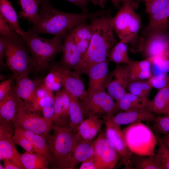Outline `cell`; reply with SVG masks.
I'll return each mask as SVG.
<instances>
[{
	"label": "cell",
	"instance_id": "obj_8",
	"mask_svg": "<svg viewBox=\"0 0 169 169\" xmlns=\"http://www.w3.org/2000/svg\"><path fill=\"white\" fill-rule=\"evenodd\" d=\"M38 114L23 102L18 108L13 125L15 128L22 129L46 137L52 128L43 117Z\"/></svg>",
	"mask_w": 169,
	"mask_h": 169
},
{
	"label": "cell",
	"instance_id": "obj_48",
	"mask_svg": "<svg viewBox=\"0 0 169 169\" xmlns=\"http://www.w3.org/2000/svg\"><path fill=\"white\" fill-rule=\"evenodd\" d=\"M12 124L0 123V140L12 137L15 132L12 128Z\"/></svg>",
	"mask_w": 169,
	"mask_h": 169
},
{
	"label": "cell",
	"instance_id": "obj_55",
	"mask_svg": "<svg viewBox=\"0 0 169 169\" xmlns=\"http://www.w3.org/2000/svg\"><path fill=\"white\" fill-rule=\"evenodd\" d=\"M161 138L164 143L169 148V135H164Z\"/></svg>",
	"mask_w": 169,
	"mask_h": 169
},
{
	"label": "cell",
	"instance_id": "obj_39",
	"mask_svg": "<svg viewBox=\"0 0 169 169\" xmlns=\"http://www.w3.org/2000/svg\"><path fill=\"white\" fill-rule=\"evenodd\" d=\"M148 60L151 63V67L158 72L157 74L169 72V50Z\"/></svg>",
	"mask_w": 169,
	"mask_h": 169
},
{
	"label": "cell",
	"instance_id": "obj_43",
	"mask_svg": "<svg viewBox=\"0 0 169 169\" xmlns=\"http://www.w3.org/2000/svg\"><path fill=\"white\" fill-rule=\"evenodd\" d=\"M147 80L153 88L158 90L169 85V75L166 74L153 75Z\"/></svg>",
	"mask_w": 169,
	"mask_h": 169
},
{
	"label": "cell",
	"instance_id": "obj_56",
	"mask_svg": "<svg viewBox=\"0 0 169 169\" xmlns=\"http://www.w3.org/2000/svg\"><path fill=\"white\" fill-rule=\"evenodd\" d=\"M145 3H149L151 2L153 0H142Z\"/></svg>",
	"mask_w": 169,
	"mask_h": 169
},
{
	"label": "cell",
	"instance_id": "obj_22",
	"mask_svg": "<svg viewBox=\"0 0 169 169\" xmlns=\"http://www.w3.org/2000/svg\"><path fill=\"white\" fill-rule=\"evenodd\" d=\"M149 16L148 24L142 31L143 36L155 32L169 31V3L156 13Z\"/></svg>",
	"mask_w": 169,
	"mask_h": 169
},
{
	"label": "cell",
	"instance_id": "obj_13",
	"mask_svg": "<svg viewBox=\"0 0 169 169\" xmlns=\"http://www.w3.org/2000/svg\"><path fill=\"white\" fill-rule=\"evenodd\" d=\"M60 74L64 88L70 95L78 98L81 102L88 98V94L80 75L74 71L64 67L58 63L52 65Z\"/></svg>",
	"mask_w": 169,
	"mask_h": 169
},
{
	"label": "cell",
	"instance_id": "obj_10",
	"mask_svg": "<svg viewBox=\"0 0 169 169\" xmlns=\"http://www.w3.org/2000/svg\"><path fill=\"white\" fill-rule=\"evenodd\" d=\"M114 115L106 116L103 118L106 127V136L118 152L125 168L133 169L131 160L132 152L126 143L120 125L114 121Z\"/></svg>",
	"mask_w": 169,
	"mask_h": 169
},
{
	"label": "cell",
	"instance_id": "obj_46",
	"mask_svg": "<svg viewBox=\"0 0 169 169\" xmlns=\"http://www.w3.org/2000/svg\"><path fill=\"white\" fill-rule=\"evenodd\" d=\"M81 163L79 169H104L103 165L94 154Z\"/></svg>",
	"mask_w": 169,
	"mask_h": 169
},
{
	"label": "cell",
	"instance_id": "obj_23",
	"mask_svg": "<svg viewBox=\"0 0 169 169\" xmlns=\"http://www.w3.org/2000/svg\"><path fill=\"white\" fill-rule=\"evenodd\" d=\"M72 33L74 41L83 57L88 49L92 38L91 26L86 22L82 23L74 27Z\"/></svg>",
	"mask_w": 169,
	"mask_h": 169
},
{
	"label": "cell",
	"instance_id": "obj_15",
	"mask_svg": "<svg viewBox=\"0 0 169 169\" xmlns=\"http://www.w3.org/2000/svg\"><path fill=\"white\" fill-rule=\"evenodd\" d=\"M73 30L64 37L62 55L58 63L77 72L83 57L74 39Z\"/></svg>",
	"mask_w": 169,
	"mask_h": 169
},
{
	"label": "cell",
	"instance_id": "obj_26",
	"mask_svg": "<svg viewBox=\"0 0 169 169\" xmlns=\"http://www.w3.org/2000/svg\"><path fill=\"white\" fill-rule=\"evenodd\" d=\"M95 150L92 141H78L74 147L71 158L70 169H73L79 163H82L92 156Z\"/></svg>",
	"mask_w": 169,
	"mask_h": 169
},
{
	"label": "cell",
	"instance_id": "obj_31",
	"mask_svg": "<svg viewBox=\"0 0 169 169\" xmlns=\"http://www.w3.org/2000/svg\"><path fill=\"white\" fill-rule=\"evenodd\" d=\"M21 11L18 13L20 18L34 24L39 15L41 0H19Z\"/></svg>",
	"mask_w": 169,
	"mask_h": 169
},
{
	"label": "cell",
	"instance_id": "obj_38",
	"mask_svg": "<svg viewBox=\"0 0 169 169\" xmlns=\"http://www.w3.org/2000/svg\"><path fill=\"white\" fill-rule=\"evenodd\" d=\"M32 145L34 152L43 156L51 164V156L46 137L35 134Z\"/></svg>",
	"mask_w": 169,
	"mask_h": 169
},
{
	"label": "cell",
	"instance_id": "obj_53",
	"mask_svg": "<svg viewBox=\"0 0 169 169\" xmlns=\"http://www.w3.org/2000/svg\"><path fill=\"white\" fill-rule=\"evenodd\" d=\"M107 0H91V2L95 5L99 6L102 8H104Z\"/></svg>",
	"mask_w": 169,
	"mask_h": 169
},
{
	"label": "cell",
	"instance_id": "obj_27",
	"mask_svg": "<svg viewBox=\"0 0 169 169\" xmlns=\"http://www.w3.org/2000/svg\"><path fill=\"white\" fill-rule=\"evenodd\" d=\"M15 143L12 137L0 140V159H8L21 169H25Z\"/></svg>",
	"mask_w": 169,
	"mask_h": 169
},
{
	"label": "cell",
	"instance_id": "obj_20",
	"mask_svg": "<svg viewBox=\"0 0 169 169\" xmlns=\"http://www.w3.org/2000/svg\"><path fill=\"white\" fill-rule=\"evenodd\" d=\"M156 117L155 114L147 107L139 110L121 112L114 115V122L119 125H126L135 123L153 121Z\"/></svg>",
	"mask_w": 169,
	"mask_h": 169
},
{
	"label": "cell",
	"instance_id": "obj_45",
	"mask_svg": "<svg viewBox=\"0 0 169 169\" xmlns=\"http://www.w3.org/2000/svg\"><path fill=\"white\" fill-rule=\"evenodd\" d=\"M12 138L15 143L20 145L25 150L26 152L33 153L34 152L33 146L30 141L16 130Z\"/></svg>",
	"mask_w": 169,
	"mask_h": 169
},
{
	"label": "cell",
	"instance_id": "obj_47",
	"mask_svg": "<svg viewBox=\"0 0 169 169\" xmlns=\"http://www.w3.org/2000/svg\"><path fill=\"white\" fill-rule=\"evenodd\" d=\"M15 78L13 75L11 78L4 80L0 83V101L3 100L8 94L12 86V84Z\"/></svg>",
	"mask_w": 169,
	"mask_h": 169
},
{
	"label": "cell",
	"instance_id": "obj_32",
	"mask_svg": "<svg viewBox=\"0 0 169 169\" xmlns=\"http://www.w3.org/2000/svg\"><path fill=\"white\" fill-rule=\"evenodd\" d=\"M21 160L25 169H48L49 161L42 155L25 152L20 154Z\"/></svg>",
	"mask_w": 169,
	"mask_h": 169
},
{
	"label": "cell",
	"instance_id": "obj_28",
	"mask_svg": "<svg viewBox=\"0 0 169 169\" xmlns=\"http://www.w3.org/2000/svg\"><path fill=\"white\" fill-rule=\"evenodd\" d=\"M148 107L155 114H166L169 109V85L159 90Z\"/></svg>",
	"mask_w": 169,
	"mask_h": 169
},
{
	"label": "cell",
	"instance_id": "obj_12",
	"mask_svg": "<svg viewBox=\"0 0 169 169\" xmlns=\"http://www.w3.org/2000/svg\"><path fill=\"white\" fill-rule=\"evenodd\" d=\"M128 64H117L108 75L106 83L107 92L116 101L127 92L129 83Z\"/></svg>",
	"mask_w": 169,
	"mask_h": 169
},
{
	"label": "cell",
	"instance_id": "obj_25",
	"mask_svg": "<svg viewBox=\"0 0 169 169\" xmlns=\"http://www.w3.org/2000/svg\"><path fill=\"white\" fill-rule=\"evenodd\" d=\"M150 100L127 92L116 101L120 109L123 111L136 110L148 107Z\"/></svg>",
	"mask_w": 169,
	"mask_h": 169
},
{
	"label": "cell",
	"instance_id": "obj_60",
	"mask_svg": "<svg viewBox=\"0 0 169 169\" xmlns=\"http://www.w3.org/2000/svg\"></svg>",
	"mask_w": 169,
	"mask_h": 169
},
{
	"label": "cell",
	"instance_id": "obj_4",
	"mask_svg": "<svg viewBox=\"0 0 169 169\" xmlns=\"http://www.w3.org/2000/svg\"><path fill=\"white\" fill-rule=\"evenodd\" d=\"M21 36L31 55L36 72L47 69L49 63L58 54L62 52L63 36L47 38L27 31H24Z\"/></svg>",
	"mask_w": 169,
	"mask_h": 169
},
{
	"label": "cell",
	"instance_id": "obj_51",
	"mask_svg": "<svg viewBox=\"0 0 169 169\" xmlns=\"http://www.w3.org/2000/svg\"><path fill=\"white\" fill-rule=\"evenodd\" d=\"M79 8L82 12H88L87 6L91 0H65Z\"/></svg>",
	"mask_w": 169,
	"mask_h": 169
},
{
	"label": "cell",
	"instance_id": "obj_58",
	"mask_svg": "<svg viewBox=\"0 0 169 169\" xmlns=\"http://www.w3.org/2000/svg\"><path fill=\"white\" fill-rule=\"evenodd\" d=\"M166 114V115H169V109L168 110H167Z\"/></svg>",
	"mask_w": 169,
	"mask_h": 169
},
{
	"label": "cell",
	"instance_id": "obj_1",
	"mask_svg": "<svg viewBox=\"0 0 169 169\" xmlns=\"http://www.w3.org/2000/svg\"><path fill=\"white\" fill-rule=\"evenodd\" d=\"M40 8L36 21L27 31L38 35L48 34L64 37L79 24L101 15L105 12L100 10L76 13L65 12L54 7L50 0H41Z\"/></svg>",
	"mask_w": 169,
	"mask_h": 169
},
{
	"label": "cell",
	"instance_id": "obj_11",
	"mask_svg": "<svg viewBox=\"0 0 169 169\" xmlns=\"http://www.w3.org/2000/svg\"><path fill=\"white\" fill-rule=\"evenodd\" d=\"M169 50V31L155 32L142 37L139 52L149 60Z\"/></svg>",
	"mask_w": 169,
	"mask_h": 169
},
{
	"label": "cell",
	"instance_id": "obj_41",
	"mask_svg": "<svg viewBox=\"0 0 169 169\" xmlns=\"http://www.w3.org/2000/svg\"><path fill=\"white\" fill-rule=\"evenodd\" d=\"M50 91L44 86L42 82L36 92L34 101L31 107L33 111L38 113L42 112L46 96Z\"/></svg>",
	"mask_w": 169,
	"mask_h": 169
},
{
	"label": "cell",
	"instance_id": "obj_2",
	"mask_svg": "<svg viewBox=\"0 0 169 169\" xmlns=\"http://www.w3.org/2000/svg\"><path fill=\"white\" fill-rule=\"evenodd\" d=\"M112 18L106 11L103 15L90 19L92 38L88 49L76 72L79 75L86 74L92 66L107 59L110 50L117 43L111 24Z\"/></svg>",
	"mask_w": 169,
	"mask_h": 169
},
{
	"label": "cell",
	"instance_id": "obj_18",
	"mask_svg": "<svg viewBox=\"0 0 169 169\" xmlns=\"http://www.w3.org/2000/svg\"><path fill=\"white\" fill-rule=\"evenodd\" d=\"M14 87L17 95L29 106L31 107L36 91L42 83L43 79L33 80L28 76H19L15 79Z\"/></svg>",
	"mask_w": 169,
	"mask_h": 169
},
{
	"label": "cell",
	"instance_id": "obj_37",
	"mask_svg": "<svg viewBox=\"0 0 169 169\" xmlns=\"http://www.w3.org/2000/svg\"><path fill=\"white\" fill-rule=\"evenodd\" d=\"M159 148L156 156L162 169H169V148L162 140L159 134L155 132Z\"/></svg>",
	"mask_w": 169,
	"mask_h": 169
},
{
	"label": "cell",
	"instance_id": "obj_59",
	"mask_svg": "<svg viewBox=\"0 0 169 169\" xmlns=\"http://www.w3.org/2000/svg\"><path fill=\"white\" fill-rule=\"evenodd\" d=\"M133 2H134V0H131Z\"/></svg>",
	"mask_w": 169,
	"mask_h": 169
},
{
	"label": "cell",
	"instance_id": "obj_57",
	"mask_svg": "<svg viewBox=\"0 0 169 169\" xmlns=\"http://www.w3.org/2000/svg\"><path fill=\"white\" fill-rule=\"evenodd\" d=\"M0 169H4V166H3L1 164V163L0 164Z\"/></svg>",
	"mask_w": 169,
	"mask_h": 169
},
{
	"label": "cell",
	"instance_id": "obj_21",
	"mask_svg": "<svg viewBox=\"0 0 169 169\" xmlns=\"http://www.w3.org/2000/svg\"><path fill=\"white\" fill-rule=\"evenodd\" d=\"M99 117L91 116L87 117L78 126L75 132L77 141H92L101 131Z\"/></svg>",
	"mask_w": 169,
	"mask_h": 169
},
{
	"label": "cell",
	"instance_id": "obj_40",
	"mask_svg": "<svg viewBox=\"0 0 169 169\" xmlns=\"http://www.w3.org/2000/svg\"><path fill=\"white\" fill-rule=\"evenodd\" d=\"M54 106L55 95L53 92L50 91L46 96L42 112L43 117L52 128L54 114Z\"/></svg>",
	"mask_w": 169,
	"mask_h": 169
},
{
	"label": "cell",
	"instance_id": "obj_3",
	"mask_svg": "<svg viewBox=\"0 0 169 169\" xmlns=\"http://www.w3.org/2000/svg\"><path fill=\"white\" fill-rule=\"evenodd\" d=\"M135 3L131 0H124L111 24L114 32L120 40L129 45L132 53L139 52L142 37L139 32L142 26L140 18L134 9Z\"/></svg>",
	"mask_w": 169,
	"mask_h": 169
},
{
	"label": "cell",
	"instance_id": "obj_36",
	"mask_svg": "<svg viewBox=\"0 0 169 169\" xmlns=\"http://www.w3.org/2000/svg\"><path fill=\"white\" fill-rule=\"evenodd\" d=\"M49 73L43 79V84L49 90L53 92L63 88L62 78L57 71L52 66Z\"/></svg>",
	"mask_w": 169,
	"mask_h": 169
},
{
	"label": "cell",
	"instance_id": "obj_49",
	"mask_svg": "<svg viewBox=\"0 0 169 169\" xmlns=\"http://www.w3.org/2000/svg\"><path fill=\"white\" fill-rule=\"evenodd\" d=\"M6 43L5 36L0 35V67L2 69L6 66L4 61L5 46Z\"/></svg>",
	"mask_w": 169,
	"mask_h": 169
},
{
	"label": "cell",
	"instance_id": "obj_44",
	"mask_svg": "<svg viewBox=\"0 0 169 169\" xmlns=\"http://www.w3.org/2000/svg\"><path fill=\"white\" fill-rule=\"evenodd\" d=\"M169 3V0H153L145 3V11L149 15H152L163 8Z\"/></svg>",
	"mask_w": 169,
	"mask_h": 169
},
{
	"label": "cell",
	"instance_id": "obj_54",
	"mask_svg": "<svg viewBox=\"0 0 169 169\" xmlns=\"http://www.w3.org/2000/svg\"><path fill=\"white\" fill-rule=\"evenodd\" d=\"M114 7L119 9L121 7V3L124 0H110Z\"/></svg>",
	"mask_w": 169,
	"mask_h": 169
},
{
	"label": "cell",
	"instance_id": "obj_6",
	"mask_svg": "<svg viewBox=\"0 0 169 169\" xmlns=\"http://www.w3.org/2000/svg\"><path fill=\"white\" fill-rule=\"evenodd\" d=\"M5 36V64L13 72L15 79L19 76H28L36 72L33 59L21 35L13 31Z\"/></svg>",
	"mask_w": 169,
	"mask_h": 169
},
{
	"label": "cell",
	"instance_id": "obj_34",
	"mask_svg": "<svg viewBox=\"0 0 169 169\" xmlns=\"http://www.w3.org/2000/svg\"><path fill=\"white\" fill-rule=\"evenodd\" d=\"M131 160L136 169H162L155 153L149 156L140 155L132 153Z\"/></svg>",
	"mask_w": 169,
	"mask_h": 169
},
{
	"label": "cell",
	"instance_id": "obj_35",
	"mask_svg": "<svg viewBox=\"0 0 169 169\" xmlns=\"http://www.w3.org/2000/svg\"><path fill=\"white\" fill-rule=\"evenodd\" d=\"M152 86L148 80H137L129 82L127 91L136 95L148 98Z\"/></svg>",
	"mask_w": 169,
	"mask_h": 169
},
{
	"label": "cell",
	"instance_id": "obj_42",
	"mask_svg": "<svg viewBox=\"0 0 169 169\" xmlns=\"http://www.w3.org/2000/svg\"><path fill=\"white\" fill-rule=\"evenodd\" d=\"M151 122L152 125L150 127L154 132L169 135V115L156 117L154 120Z\"/></svg>",
	"mask_w": 169,
	"mask_h": 169
},
{
	"label": "cell",
	"instance_id": "obj_24",
	"mask_svg": "<svg viewBox=\"0 0 169 169\" xmlns=\"http://www.w3.org/2000/svg\"><path fill=\"white\" fill-rule=\"evenodd\" d=\"M129 66V82L137 80H145L152 75L151 64L146 59L140 61L131 60Z\"/></svg>",
	"mask_w": 169,
	"mask_h": 169
},
{
	"label": "cell",
	"instance_id": "obj_17",
	"mask_svg": "<svg viewBox=\"0 0 169 169\" xmlns=\"http://www.w3.org/2000/svg\"><path fill=\"white\" fill-rule=\"evenodd\" d=\"M70 101L69 95L64 88L56 92L52 126L69 127Z\"/></svg>",
	"mask_w": 169,
	"mask_h": 169
},
{
	"label": "cell",
	"instance_id": "obj_52",
	"mask_svg": "<svg viewBox=\"0 0 169 169\" xmlns=\"http://www.w3.org/2000/svg\"><path fill=\"white\" fill-rule=\"evenodd\" d=\"M4 169H21V168L16 166L8 159L3 160Z\"/></svg>",
	"mask_w": 169,
	"mask_h": 169
},
{
	"label": "cell",
	"instance_id": "obj_19",
	"mask_svg": "<svg viewBox=\"0 0 169 169\" xmlns=\"http://www.w3.org/2000/svg\"><path fill=\"white\" fill-rule=\"evenodd\" d=\"M23 102L12 87L7 95L0 101V123H13L18 108Z\"/></svg>",
	"mask_w": 169,
	"mask_h": 169
},
{
	"label": "cell",
	"instance_id": "obj_16",
	"mask_svg": "<svg viewBox=\"0 0 169 169\" xmlns=\"http://www.w3.org/2000/svg\"><path fill=\"white\" fill-rule=\"evenodd\" d=\"M110 61H105L95 64L88 70L86 75L89 79L87 92L88 96L96 93L106 91V83L108 75Z\"/></svg>",
	"mask_w": 169,
	"mask_h": 169
},
{
	"label": "cell",
	"instance_id": "obj_29",
	"mask_svg": "<svg viewBox=\"0 0 169 169\" xmlns=\"http://www.w3.org/2000/svg\"><path fill=\"white\" fill-rule=\"evenodd\" d=\"M0 14L7 22L12 31L22 35L24 31L19 26L18 15L8 0H0Z\"/></svg>",
	"mask_w": 169,
	"mask_h": 169
},
{
	"label": "cell",
	"instance_id": "obj_33",
	"mask_svg": "<svg viewBox=\"0 0 169 169\" xmlns=\"http://www.w3.org/2000/svg\"><path fill=\"white\" fill-rule=\"evenodd\" d=\"M128 45L120 40L110 50L108 59L117 64H128L131 61L128 55Z\"/></svg>",
	"mask_w": 169,
	"mask_h": 169
},
{
	"label": "cell",
	"instance_id": "obj_5",
	"mask_svg": "<svg viewBox=\"0 0 169 169\" xmlns=\"http://www.w3.org/2000/svg\"><path fill=\"white\" fill-rule=\"evenodd\" d=\"M53 132L46 136L54 168L70 169L72 153L78 141L75 133L68 127L52 126Z\"/></svg>",
	"mask_w": 169,
	"mask_h": 169
},
{
	"label": "cell",
	"instance_id": "obj_14",
	"mask_svg": "<svg viewBox=\"0 0 169 169\" xmlns=\"http://www.w3.org/2000/svg\"><path fill=\"white\" fill-rule=\"evenodd\" d=\"M93 143L94 155L103 165L104 169H113L121 157L105 134H100Z\"/></svg>",
	"mask_w": 169,
	"mask_h": 169
},
{
	"label": "cell",
	"instance_id": "obj_50",
	"mask_svg": "<svg viewBox=\"0 0 169 169\" xmlns=\"http://www.w3.org/2000/svg\"><path fill=\"white\" fill-rule=\"evenodd\" d=\"M12 31L7 22L0 14V35H8L10 34Z\"/></svg>",
	"mask_w": 169,
	"mask_h": 169
},
{
	"label": "cell",
	"instance_id": "obj_7",
	"mask_svg": "<svg viewBox=\"0 0 169 169\" xmlns=\"http://www.w3.org/2000/svg\"><path fill=\"white\" fill-rule=\"evenodd\" d=\"M126 143L133 153L143 156L154 154L157 141L149 127L141 122L129 124L122 130Z\"/></svg>",
	"mask_w": 169,
	"mask_h": 169
},
{
	"label": "cell",
	"instance_id": "obj_9",
	"mask_svg": "<svg viewBox=\"0 0 169 169\" xmlns=\"http://www.w3.org/2000/svg\"><path fill=\"white\" fill-rule=\"evenodd\" d=\"M85 116H96L103 118L121 112L114 99L106 91L89 96L81 102Z\"/></svg>",
	"mask_w": 169,
	"mask_h": 169
},
{
	"label": "cell",
	"instance_id": "obj_30",
	"mask_svg": "<svg viewBox=\"0 0 169 169\" xmlns=\"http://www.w3.org/2000/svg\"><path fill=\"white\" fill-rule=\"evenodd\" d=\"M69 95L70 101L69 127L75 133L78 126L84 120L85 115L79 100L75 96Z\"/></svg>",
	"mask_w": 169,
	"mask_h": 169
}]
</instances>
